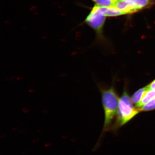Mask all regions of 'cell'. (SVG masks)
<instances>
[{"label":"cell","mask_w":155,"mask_h":155,"mask_svg":"<svg viewBox=\"0 0 155 155\" xmlns=\"http://www.w3.org/2000/svg\"><path fill=\"white\" fill-rule=\"evenodd\" d=\"M106 17L102 12L100 6L95 5L87 15L84 22L94 29L98 37H101Z\"/></svg>","instance_id":"obj_3"},{"label":"cell","mask_w":155,"mask_h":155,"mask_svg":"<svg viewBox=\"0 0 155 155\" xmlns=\"http://www.w3.org/2000/svg\"><path fill=\"white\" fill-rule=\"evenodd\" d=\"M67 136L66 135H62V136L61 137V138H62L64 139H66L67 138Z\"/></svg>","instance_id":"obj_15"},{"label":"cell","mask_w":155,"mask_h":155,"mask_svg":"<svg viewBox=\"0 0 155 155\" xmlns=\"http://www.w3.org/2000/svg\"><path fill=\"white\" fill-rule=\"evenodd\" d=\"M149 89L155 91V79L148 85Z\"/></svg>","instance_id":"obj_10"},{"label":"cell","mask_w":155,"mask_h":155,"mask_svg":"<svg viewBox=\"0 0 155 155\" xmlns=\"http://www.w3.org/2000/svg\"><path fill=\"white\" fill-rule=\"evenodd\" d=\"M48 110H46V109L44 110V111H43V112L45 114L47 113H48Z\"/></svg>","instance_id":"obj_16"},{"label":"cell","mask_w":155,"mask_h":155,"mask_svg":"<svg viewBox=\"0 0 155 155\" xmlns=\"http://www.w3.org/2000/svg\"><path fill=\"white\" fill-rule=\"evenodd\" d=\"M18 129V127H14L13 128L12 130H13L15 131L17 130Z\"/></svg>","instance_id":"obj_14"},{"label":"cell","mask_w":155,"mask_h":155,"mask_svg":"<svg viewBox=\"0 0 155 155\" xmlns=\"http://www.w3.org/2000/svg\"><path fill=\"white\" fill-rule=\"evenodd\" d=\"M155 97V91L148 89L143 96L142 99L138 104L135 105V107L139 109L144 104L150 102Z\"/></svg>","instance_id":"obj_6"},{"label":"cell","mask_w":155,"mask_h":155,"mask_svg":"<svg viewBox=\"0 0 155 155\" xmlns=\"http://www.w3.org/2000/svg\"><path fill=\"white\" fill-rule=\"evenodd\" d=\"M136 12L150 8L155 5V0H125Z\"/></svg>","instance_id":"obj_4"},{"label":"cell","mask_w":155,"mask_h":155,"mask_svg":"<svg viewBox=\"0 0 155 155\" xmlns=\"http://www.w3.org/2000/svg\"><path fill=\"white\" fill-rule=\"evenodd\" d=\"M149 89L148 86H147L145 87H143V88L139 89L137 90V91L134 93V94L133 95V96L131 97V100L133 103L135 104H138L144 96L145 93Z\"/></svg>","instance_id":"obj_7"},{"label":"cell","mask_w":155,"mask_h":155,"mask_svg":"<svg viewBox=\"0 0 155 155\" xmlns=\"http://www.w3.org/2000/svg\"><path fill=\"white\" fill-rule=\"evenodd\" d=\"M133 104L127 91L125 90L120 98L117 115L111 129L115 130L122 127L140 112Z\"/></svg>","instance_id":"obj_2"},{"label":"cell","mask_w":155,"mask_h":155,"mask_svg":"<svg viewBox=\"0 0 155 155\" xmlns=\"http://www.w3.org/2000/svg\"><path fill=\"white\" fill-rule=\"evenodd\" d=\"M51 146H52L51 143L49 142L46 143V144H45V146L46 147H49Z\"/></svg>","instance_id":"obj_12"},{"label":"cell","mask_w":155,"mask_h":155,"mask_svg":"<svg viewBox=\"0 0 155 155\" xmlns=\"http://www.w3.org/2000/svg\"><path fill=\"white\" fill-rule=\"evenodd\" d=\"M102 100L104 112V130L111 129L114 120L117 115L119 99L113 87L101 90Z\"/></svg>","instance_id":"obj_1"},{"label":"cell","mask_w":155,"mask_h":155,"mask_svg":"<svg viewBox=\"0 0 155 155\" xmlns=\"http://www.w3.org/2000/svg\"><path fill=\"white\" fill-rule=\"evenodd\" d=\"M22 111L25 112V113H28L29 112V110L28 108L24 107L22 108Z\"/></svg>","instance_id":"obj_11"},{"label":"cell","mask_w":155,"mask_h":155,"mask_svg":"<svg viewBox=\"0 0 155 155\" xmlns=\"http://www.w3.org/2000/svg\"><path fill=\"white\" fill-rule=\"evenodd\" d=\"M39 141V140L37 139H35L34 140H33V142L36 143H37L38 141Z\"/></svg>","instance_id":"obj_13"},{"label":"cell","mask_w":155,"mask_h":155,"mask_svg":"<svg viewBox=\"0 0 155 155\" xmlns=\"http://www.w3.org/2000/svg\"><path fill=\"white\" fill-rule=\"evenodd\" d=\"M155 109V97L138 109L140 111H147Z\"/></svg>","instance_id":"obj_9"},{"label":"cell","mask_w":155,"mask_h":155,"mask_svg":"<svg viewBox=\"0 0 155 155\" xmlns=\"http://www.w3.org/2000/svg\"><path fill=\"white\" fill-rule=\"evenodd\" d=\"M95 5L100 7H115L119 0H92Z\"/></svg>","instance_id":"obj_8"},{"label":"cell","mask_w":155,"mask_h":155,"mask_svg":"<svg viewBox=\"0 0 155 155\" xmlns=\"http://www.w3.org/2000/svg\"><path fill=\"white\" fill-rule=\"evenodd\" d=\"M103 13L107 17H115L125 15L124 13L120 11L115 7H100Z\"/></svg>","instance_id":"obj_5"}]
</instances>
